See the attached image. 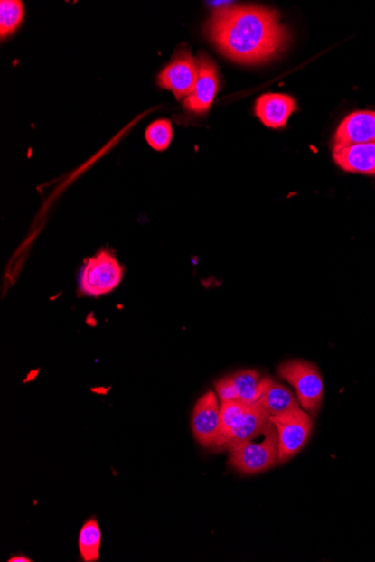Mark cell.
<instances>
[{
    "mask_svg": "<svg viewBox=\"0 0 375 562\" xmlns=\"http://www.w3.org/2000/svg\"><path fill=\"white\" fill-rule=\"evenodd\" d=\"M207 35L221 53L235 62L267 61L286 48L289 33L271 9L258 6H226L212 13Z\"/></svg>",
    "mask_w": 375,
    "mask_h": 562,
    "instance_id": "6da1fadb",
    "label": "cell"
},
{
    "mask_svg": "<svg viewBox=\"0 0 375 562\" xmlns=\"http://www.w3.org/2000/svg\"><path fill=\"white\" fill-rule=\"evenodd\" d=\"M261 443L248 441L230 449V463L243 475H256L267 471L277 463L279 436L276 426L270 420L263 430Z\"/></svg>",
    "mask_w": 375,
    "mask_h": 562,
    "instance_id": "7a4b0ae2",
    "label": "cell"
},
{
    "mask_svg": "<svg viewBox=\"0 0 375 562\" xmlns=\"http://www.w3.org/2000/svg\"><path fill=\"white\" fill-rule=\"evenodd\" d=\"M277 373L293 385L300 407L310 416H316L323 397V380L317 366L305 361H289L279 366Z\"/></svg>",
    "mask_w": 375,
    "mask_h": 562,
    "instance_id": "3957f363",
    "label": "cell"
},
{
    "mask_svg": "<svg viewBox=\"0 0 375 562\" xmlns=\"http://www.w3.org/2000/svg\"><path fill=\"white\" fill-rule=\"evenodd\" d=\"M123 280V267L112 254L100 252L88 259L79 277L83 295L101 296L114 291Z\"/></svg>",
    "mask_w": 375,
    "mask_h": 562,
    "instance_id": "277c9868",
    "label": "cell"
},
{
    "mask_svg": "<svg viewBox=\"0 0 375 562\" xmlns=\"http://www.w3.org/2000/svg\"><path fill=\"white\" fill-rule=\"evenodd\" d=\"M312 416L298 407L285 415L271 417L279 436V454L277 463L289 462L305 447L313 429Z\"/></svg>",
    "mask_w": 375,
    "mask_h": 562,
    "instance_id": "5b68a950",
    "label": "cell"
},
{
    "mask_svg": "<svg viewBox=\"0 0 375 562\" xmlns=\"http://www.w3.org/2000/svg\"><path fill=\"white\" fill-rule=\"evenodd\" d=\"M198 73V59L188 49H183L174 54L168 66L160 73L159 83L162 88L173 92L175 98H188L196 87Z\"/></svg>",
    "mask_w": 375,
    "mask_h": 562,
    "instance_id": "8992f818",
    "label": "cell"
},
{
    "mask_svg": "<svg viewBox=\"0 0 375 562\" xmlns=\"http://www.w3.org/2000/svg\"><path fill=\"white\" fill-rule=\"evenodd\" d=\"M192 429L199 444L215 448L220 430V406L214 392H207L198 399L192 411Z\"/></svg>",
    "mask_w": 375,
    "mask_h": 562,
    "instance_id": "52a82bcc",
    "label": "cell"
},
{
    "mask_svg": "<svg viewBox=\"0 0 375 562\" xmlns=\"http://www.w3.org/2000/svg\"><path fill=\"white\" fill-rule=\"evenodd\" d=\"M198 66L196 87L192 94L184 100V107L194 114L202 115L210 110L220 90V77L215 62L207 54H199Z\"/></svg>",
    "mask_w": 375,
    "mask_h": 562,
    "instance_id": "ba28073f",
    "label": "cell"
},
{
    "mask_svg": "<svg viewBox=\"0 0 375 562\" xmlns=\"http://www.w3.org/2000/svg\"><path fill=\"white\" fill-rule=\"evenodd\" d=\"M375 143V111H354L338 126L334 147Z\"/></svg>",
    "mask_w": 375,
    "mask_h": 562,
    "instance_id": "9c48e42d",
    "label": "cell"
},
{
    "mask_svg": "<svg viewBox=\"0 0 375 562\" xmlns=\"http://www.w3.org/2000/svg\"><path fill=\"white\" fill-rule=\"evenodd\" d=\"M333 157L341 169L358 174H375V143L334 147Z\"/></svg>",
    "mask_w": 375,
    "mask_h": 562,
    "instance_id": "30bf717a",
    "label": "cell"
},
{
    "mask_svg": "<svg viewBox=\"0 0 375 562\" xmlns=\"http://www.w3.org/2000/svg\"><path fill=\"white\" fill-rule=\"evenodd\" d=\"M270 416L264 410L260 404L254 403L248 406V410L245 411L242 417L230 431L229 436L225 441L223 449L230 450L236 447V445L248 443L258 436L262 435L264 429H266L268 421H270Z\"/></svg>",
    "mask_w": 375,
    "mask_h": 562,
    "instance_id": "8fae6325",
    "label": "cell"
},
{
    "mask_svg": "<svg viewBox=\"0 0 375 562\" xmlns=\"http://www.w3.org/2000/svg\"><path fill=\"white\" fill-rule=\"evenodd\" d=\"M257 403L260 404L270 417L285 415L301 407L298 398H295L289 389L270 378L261 379Z\"/></svg>",
    "mask_w": 375,
    "mask_h": 562,
    "instance_id": "7c38bea8",
    "label": "cell"
},
{
    "mask_svg": "<svg viewBox=\"0 0 375 562\" xmlns=\"http://www.w3.org/2000/svg\"><path fill=\"white\" fill-rule=\"evenodd\" d=\"M295 110V99L284 94L263 95L258 99L256 105L258 117L270 128L285 127Z\"/></svg>",
    "mask_w": 375,
    "mask_h": 562,
    "instance_id": "4fadbf2b",
    "label": "cell"
},
{
    "mask_svg": "<svg viewBox=\"0 0 375 562\" xmlns=\"http://www.w3.org/2000/svg\"><path fill=\"white\" fill-rule=\"evenodd\" d=\"M101 531L96 519H89L79 533L78 546L81 558L86 562L99 560Z\"/></svg>",
    "mask_w": 375,
    "mask_h": 562,
    "instance_id": "5bb4252c",
    "label": "cell"
},
{
    "mask_svg": "<svg viewBox=\"0 0 375 562\" xmlns=\"http://www.w3.org/2000/svg\"><path fill=\"white\" fill-rule=\"evenodd\" d=\"M240 402L247 404L257 403L261 376L257 370H245L230 375Z\"/></svg>",
    "mask_w": 375,
    "mask_h": 562,
    "instance_id": "9a60e30c",
    "label": "cell"
},
{
    "mask_svg": "<svg viewBox=\"0 0 375 562\" xmlns=\"http://www.w3.org/2000/svg\"><path fill=\"white\" fill-rule=\"evenodd\" d=\"M248 406H251V404L240 401L221 404L220 430L219 439H217V443L215 445L216 449H223L227 436H229L230 431L233 430L234 426L238 424L240 417H242L245 411L248 410Z\"/></svg>",
    "mask_w": 375,
    "mask_h": 562,
    "instance_id": "2e32d148",
    "label": "cell"
},
{
    "mask_svg": "<svg viewBox=\"0 0 375 562\" xmlns=\"http://www.w3.org/2000/svg\"><path fill=\"white\" fill-rule=\"evenodd\" d=\"M0 34L2 37L11 35L20 26L24 17V7L22 2L3 0L0 3Z\"/></svg>",
    "mask_w": 375,
    "mask_h": 562,
    "instance_id": "e0dca14e",
    "label": "cell"
},
{
    "mask_svg": "<svg viewBox=\"0 0 375 562\" xmlns=\"http://www.w3.org/2000/svg\"><path fill=\"white\" fill-rule=\"evenodd\" d=\"M145 136L152 148L156 151H164L173 141V126L169 120H156L147 128Z\"/></svg>",
    "mask_w": 375,
    "mask_h": 562,
    "instance_id": "ac0fdd59",
    "label": "cell"
},
{
    "mask_svg": "<svg viewBox=\"0 0 375 562\" xmlns=\"http://www.w3.org/2000/svg\"><path fill=\"white\" fill-rule=\"evenodd\" d=\"M217 397L220 399L221 404L227 402L239 401L238 392L234 388L233 383L230 379V376L227 378L221 379L215 384Z\"/></svg>",
    "mask_w": 375,
    "mask_h": 562,
    "instance_id": "d6986e66",
    "label": "cell"
},
{
    "mask_svg": "<svg viewBox=\"0 0 375 562\" xmlns=\"http://www.w3.org/2000/svg\"><path fill=\"white\" fill-rule=\"evenodd\" d=\"M31 561L32 560L30 558H27V557L25 556L12 557V558L8 560V562H31Z\"/></svg>",
    "mask_w": 375,
    "mask_h": 562,
    "instance_id": "ffe728a7",
    "label": "cell"
}]
</instances>
